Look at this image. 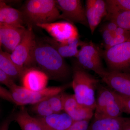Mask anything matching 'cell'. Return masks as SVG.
Listing matches in <instances>:
<instances>
[{"mask_svg":"<svg viewBox=\"0 0 130 130\" xmlns=\"http://www.w3.org/2000/svg\"><path fill=\"white\" fill-rule=\"evenodd\" d=\"M56 5L61 12L59 19L71 23H79L89 26L85 9L80 0H56Z\"/></svg>","mask_w":130,"mask_h":130,"instance_id":"obj_10","label":"cell"},{"mask_svg":"<svg viewBox=\"0 0 130 130\" xmlns=\"http://www.w3.org/2000/svg\"><path fill=\"white\" fill-rule=\"evenodd\" d=\"M121 130H130V118H127Z\"/></svg>","mask_w":130,"mask_h":130,"instance_id":"obj_32","label":"cell"},{"mask_svg":"<svg viewBox=\"0 0 130 130\" xmlns=\"http://www.w3.org/2000/svg\"><path fill=\"white\" fill-rule=\"evenodd\" d=\"M90 120L74 122L71 126L66 130H87Z\"/></svg>","mask_w":130,"mask_h":130,"instance_id":"obj_27","label":"cell"},{"mask_svg":"<svg viewBox=\"0 0 130 130\" xmlns=\"http://www.w3.org/2000/svg\"><path fill=\"white\" fill-rule=\"evenodd\" d=\"M106 19L112 21L119 27L130 31V11L117 12L107 15Z\"/></svg>","mask_w":130,"mask_h":130,"instance_id":"obj_22","label":"cell"},{"mask_svg":"<svg viewBox=\"0 0 130 130\" xmlns=\"http://www.w3.org/2000/svg\"><path fill=\"white\" fill-rule=\"evenodd\" d=\"M0 83L6 85L9 89L16 84L12 78L0 69Z\"/></svg>","mask_w":130,"mask_h":130,"instance_id":"obj_28","label":"cell"},{"mask_svg":"<svg viewBox=\"0 0 130 130\" xmlns=\"http://www.w3.org/2000/svg\"><path fill=\"white\" fill-rule=\"evenodd\" d=\"M36 26L44 30L54 40L62 43H69L79 39L76 27L68 21L40 24Z\"/></svg>","mask_w":130,"mask_h":130,"instance_id":"obj_9","label":"cell"},{"mask_svg":"<svg viewBox=\"0 0 130 130\" xmlns=\"http://www.w3.org/2000/svg\"><path fill=\"white\" fill-rule=\"evenodd\" d=\"M31 111L37 115V117H46L54 113L48 99L32 105Z\"/></svg>","mask_w":130,"mask_h":130,"instance_id":"obj_24","label":"cell"},{"mask_svg":"<svg viewBox=\"0 0 130 130\" xmlns=\"http://www.w3.org/2000/svg\"><path fill=\"white\" fill-rule=\"evenodd\" d=\"M0 24L24 27L21 11L8 6L6 3L0 5Z\"/></svg>","mask_w":130,"mask_h":130,"instance_id":"obj_17","label":"cell"},{"mask_svg":"<svg viewBox=\"0 0 130 130\" xmlns=\"http://www.w3.org/2000/svg\"><path fill=\"white\" fill-rule=\"evenodd\" d=\"M76 58L80 67L93 71L101 78L107 71L103 65L100 50L92 42H84Z\"/></svg>","mask_w":130,"mask_h":130,"instance_id":"obj_6","label":"cell"},{"mask_svg":"<svg viewBox=\"0 0 130 130\" xmlns=\"http://www.w3.org/2000/svg\"><path fill=\"white\" fill-rule=\"evenodd\" d=\"M71 86L77 102L84 106L95 109V91L99 81L76 63L72 68Z\"/></svg>","mask_w":130,"mask_h":130,"instance_id":"obj_3","label":"cell"},{"mask_svg":"<svg viewBox=\"0 0 130 130\" xmlns=\"http://www.w3.org/2000/svg\"><path fill=\"white\" fill-rule=\"evenodd\" d=\"M105 1L107 15L117 12L130 11V0H107Z\"/></svg>","mask_w":130,"mask_h":130,"instance_id":"obj_23","label":"cell"},{"mask_svg":"<svg viewBox=\"0 0 130 130\" xmlns=\"http://www.w3.org/2000/svg\"><path fill=\"white\" fill-rule=\"evenodd\" d=\"M26 28L0 24V40L1 45L9 53L13 51L21 42Z\"/></svg>","mask_w":130,"mask_h":130,"instance_id":"obj_14","label":"cell"},{"mask_svg":"<svg viewBox=\"0 0 130 130\" xmlns=\"http://www.w3.org/2000/svg\"><path fill=\"white\" fill-rule=\"evenodd\" d=\"M30 67L37 68L55 81H66L71 76V70L64 58L43 40L36 41Z\"/></svg>","mask_w":130,"mask_h":130,"instance_id":"obj_1","label":"cell"},{"mask_svg":"<svg viewBox=\"0 0 130 130\" xmlns=\"http://www.w3.org/2000/svg\"><path fill=\"white\" fill-rule=\"evenodd\" d=\"M21 79L23 87L28 90L36 91L46 88L49 78L42 71L30 67L26 69Z\"/></svg>","mask_w":130,"mask_h":130,"instance_id":"obj_15","label":"cell"},{"mask_svg":"<svg viewBox=\"0 0 130 130\" xmlns=\"http://www.w3.org/2000/svg\"><path fill=\"white\" fill-rule=\"evenodd\" d=\"M13 118L22 130H44L38 119L31 116L25 108H22Z\"/></svg>","mask_w":130,"mask_h":130,"instance_id":"obj_21","label":"cell"},{"mask_svg":"<svg viewBox=\"0 0 130 130\" xmlns=\"http://www.w3.org/2000/svg\"><path fill=\"white\" fill-rule=\"evenodd\" d=\"M44 130H66L74 121L66 113H54L44 117H36Z\"/></svg>","mask_w":130,"mask_h":130,"instance_id":"obj_16","label":"cell"},{"mask_svg":"<svg viewBox=\"0 0 130 130\" xmlns=\"http://www.w3.org/2000/svg\"><path fill=\"white\" fill-rule=\"evenodd\" d=\"M64 111L74 121L90 120L95 109L84 106L77 102L74 95L63 93Z\"/></svg>","mask_w":130,"mask_h":130,"instance_id":"obj_12","label":"cell"},{"mask_svg":"<svg viewBox=\"0 0 130 130\" xmlns=\"http://www.w3.org/2000/svg\"><path fill=\"white\" fill-rule=\"evenodd\" d=\"M13 116L10 115L0 124V130H9V125L13 119Z\"/></svg>","mask_w":130,"mask_h":130,"instance_id":"obj_30","label":"cell"},{"mask_svg":"<svg viewBox=\"0 0 130 130\" xmlns=\"http://www.w3.org/2000/svg\"><path fill=\"white\" fill-rule=\"evenodd\" d=\"M127 118L94 119L87 130H121Z\"/></svg>","mask_w":130,"mask_h":130,"instance_id":"obj_20","label":"cell"},{"mask_svg":"<svg viewBox=\"0 0 130 130\" xmlns=\"http://www.w3.org/2000/svg\"><path fill=\"white\" fill-rule=\"evenodd\" d=\"M94 119L113 118L121 116L123 113L113 92L109 88L99 85L96 90Z\"/></svg>","mask_w":130,"mask_h":130,"instance_id":"obj_5","label":"cell"},{"mask_svg":"<svg viewBox=\"0 0 130 130\" xmlns=\"http://www.w3.org/2000/svg\"><path fill=\"white\" fill-rule=\"evenodd\" d=\"M36 41L32 28H26L21 42L10 54L12 60L19 67L24 70L31 67Z\"/></svg>","mask_w":130,"mask_h":130,"instance_id":"obj_8","label":"cell"},{"mask_svg":"<svg viewBox=\"0 0 130 130\" xmlns=\"http://www.w3.org/2000/svg\"><path fill=\"white\" fill-rule=\"evenodd\" d=\"M43 40L52 46L63 58L76 57L79 51L78 47L81 46L84 42L78 39L70 43H64L50 37H45Z\"/></svg>","mask_w":130,"mask_h":130,"instance_id":"obj_18","label":"cell"},{"mask_svg":"<svg viewBox=\"0 0 130 130\" xmlns=\"http://www.w3.org/2000/svg\"><path fill=\"white\" fill-rule=\"evenodd\" d=\"M0 98L9 102L14 103L10 91L0 85Z\"/></svg>","mask_w":130,"mask_h":130,"instance_id":"obj_29","label":"cell"},{"mask_svg":"<svg viewBox=\"0 0 130 130\" xmlns=\"http://www.w3.org/2000/svg\"><path fill=\"white\" fill-rule=\"evenodd\" d=\"M85 13L92 35L102 20L107 14L106 1L103 0H87Z\"/></svg>","mask_w":130,"mask_h":130,"instance_id":"obj_13","label":"cell"},{"mask_svg":"<svg viewBox=\"0 0 130 130\" xmlns=\"http://www.w3.org/2000/svg\"><path fill=\"white\" fill-rule=\"evenodd\" d=\"M101 78L112 90L121 95L130 96V70L107 71Z\"/></svg>","mask_w":130,"mask_h":130,"instance_id":"obj_11","label":"cell"},{"mask_svg":"<svg viewBox=\"0 0 130 130\" xmlns=\"http://www.w3.org/2000/svg\"><path fill=\"white\" fill-rule=\"evenodd\" d=\"M113 92L121 111L130 114V96L121 95L115 91Z\"/></svg>","mask_w":130,"mask_h":130,"instance_id":"obj_26","label":"cell"},{"mask_svg":"<svg viewBox=\"0 0 130 130\" xmlns=\"http://www.w3.org/2000/svg\"><path fill=\"white\" fill-rule=\"evenodd\" d=\"M0 69L13 81L21 78L25 70L19 67L12 60L10 54L0 49Z\"/></svg>","mask_w":130,"mask_h":130,"instance_id":"obj_19","label":"cell"},{"mask_svg":"<svg viewBox=\"0 0 130 130\" xmlns=\"http://www.w3.org/2000/svg\"><path fill=\"white\" fill-rule=\"evenodd\" d=\"M64 92L52 96L48 99L54 113H59L64 111L63 96Z\"/></svg>","mask_w":130,"mask_h":130,"instance_id":"obj_25","label":"cell"},{"mask_svg":"<svg viewBox=\"0 0 130 130\" xmlns=\"http://www.w3.org/2000/svg\"><path fill=\"white\" fill-rule=\"evenodd\" d=\"M70 86L67 84L62 86L49 87L39 91L28 90L22 86L14 85L9 89L14 103L18 106L34 105L52 96L64 92Z\"/></svg>","mask_w":130,"mask_h":130,"instance_id":"obj_4","label":"cell"},{"mask_svg":"<svg viewBox=\"0 0 130 130\" xmlns=\"http://www.w3.org/2000/svg\"><path fill=\"white\" fill-rule=\"evenodd\" d=\"M0 112H1V110H0Z\"/></svg>","mask_w":130,"mask_h":130,"instance_id":"obj_34","label":"cell"},{"mask_svg":"<svg viewBox=\"0 0 130 130\" xmlns=\"http://www.w3.org/2000/svg\"><path fill=\"white\" fill-rule=\"evenodd\" d=\"M118 27L115 23L111 21H109V23L105 25L102 28L110 31H114Z\"/></svg>","mask_w":130,"mask_h":130,"instance_id":"obj_31","label":"cell"},{"mask_svg":"<svg viewBox=\"0 0 130 130\" xmlns=\"http://www.w3.org/2000/svg\"><path fill=\"white\" fill-rule=\"evenodd\" d=\"M103 55L109 71H129L130 39L106 49Z\"/></svg>","mask_w":130,"mask_h":130,"instance_id":"obj_7","label":"cell"},{"mask_svg":"<svg viewBox=\"0 0 130 130\" xmlns=\"http://www.w3.org/2000/svg\"><path fill=\"white\" fill-rule=\"evenodd\" d=\"M1 40H0V48H1Z\"/></svg>","mask_w":130,"mask_h":130,"instance_id":"obj_33","label":"cell"},{"mask_svg":"<svg viewBox=\"0 0 130 130\" xmlns=\"http://www.w3.org/2000/svg\"><path fill=\"white\" fill-rule=\"evenodd\" d=\"M20 11L25 24L32 28L40 24L55 22L60 14L54 0H28Z\"/></svg>","mask_w":130,"mask_h":130,"instance_id":"obj_2","label":"cell"}]
</instances>
